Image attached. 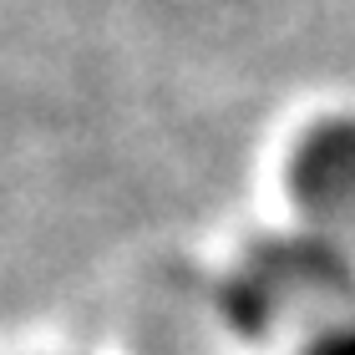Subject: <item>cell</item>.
<instances>
[{
	"mask_svg": "<svg viewBox=\"0 0 355 355\" xmlns=\"http://www.w3.org/2000/svg\"><path fill=\"white\" fill-rule=\"evenodd\" d=\"M310 355H355V325L350 330H335V335H325Z\"/></svg>",
	"mask_w": 355,
	"mask_h": 355,
	"instance_id": "1",
	"label": "cell"
}]
</instances>
